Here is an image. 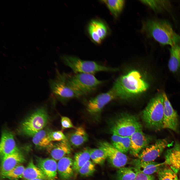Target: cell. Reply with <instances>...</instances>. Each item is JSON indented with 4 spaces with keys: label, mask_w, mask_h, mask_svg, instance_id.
<instances>
[{
    "label": "cell",
    "mask_w": 180,
    "mask_h": 180,
    "mask_svg": "<svg viewBox=\"0 0 180 180\" xmlns=\"http://www.w3.org/2000/svg\"><path fill=\"white\" fill-rule=\"evenodd\" d=\"M148 83L136 70H132L118 78L112 88L117 98L127 99L146 92L149 88Z\"/></svg>",
    "instance_id": "1"
},
{
    "label": "cell",
    "mask_w": 180,
    "mask_h": 180,
    "mask_svg": "<svg viewBox=\"0 0 180 180\" xmlns=\"http://www.w3.org/2000/svg\"><path fill=\"white\" fill-rule=\"evenodd\" d=\"M143 26L144 32L148 36L162 45L170 46L180 42V36L166 20L159 18L148 20L144 22Z\"/></svg>",
    "instance_id": "2"
},
{
    "label": "cell",
    "mask_w": 180,
    "mask_h": 180,
    "mask_svg": "<svg viewBox=\"0 0 180 180\" xmlns=\"http://www.w3.org/2000/svg\"><path fill=\"white\" fill-rule=\"evenodd\" d=\"M163 91L157 92L150 101L142 112V118L147 128L156 131L163 129Z\"/></svg>",
    "instance_id": "3"
},
{
    "label": "cell",
    "mask_w": 180,
    "mask_h": 180,
    "mask_svg": "<svg viewBox=\"0 0 180 180\" xmlns=\"http://www.w3.org/2000/svg\"><path fill=\"white\" fill-rule=\"evenodd\" d=\"M61 75L66 83L80 97L93 92L103 82L90 74L78 73L72 75L63 74Z\"/></svg>",
    "instance_id": "4"
},
{
    "label": "cell",
    "mask_w": 180,
    "mask_h": 180,
    "mask_svg": "<svg viewBox=\"0 0 180 180\" xmlns=\"http://www.w3.org/2000/svg\"><path fill=\"white\" fill-rule=\"evenodd\" d=\"M62 60L66 66L70 68L76 73H84L93 74L100 71H114L116 69L100 64L96 62L82 60L74 56L64 55Z\"/></svg>",
    "instance_id": "5"
},
{
    "label": "cell",
    "mask_w": 180,
    "mask_h": 180,
    "mask_svg": "<svg viewBox=\"0 0 180 180\" xmlns=\"http://www.w3.org/2000/svg\"><path fill=\"white\" fill-rule=\"evenodd\" d=\"M48 120V115L45 110L44 108H40L22 122L20 126V130L25 135L32 136L43 129Z\"/></svg>",
    "instance_id": "6"
},
{
    "label": "cell",
    "mask_w": 180,
    "mask_h": 180,
    "mask_svg": "<svg viewBox=\"0 0 180 180\" xmlns=\"http://www.w3.org/2000/svg\"><path fill=\"white\" fill-rule=\"evenodd\" d=\"M142 128L141 124L136 116L129 114H124L115 120L110 128V130L112 134L130 137Z\"/></svg>",
    "instance_id": "7"
},
{
    "label": "cell",
    "mask_w": 180,
    "mask_h": 180,
    "mask_svg": "<svg viewBox=\"0 0 180 180\" xmlns=\"http://www.w3.org/2000/svg\"><path fill=\"white\" fill-rule=\"evenodd\" d=\"M48 82L54 94L61 100H68L80 96L65 81L61 74L58 72L56 78L50 79Z\"/></svg>",
    "instance_id": "8"
},
{
    "label": "cell",
    "mask_w": 180,
    "mask_h": 180,
    "mask_svg": "<svg viewBox=\"0 0 180 180\" xmlns=\"http://www.w3.org/2000/svg\"><path fill=\"white\" fill-rule=\"evenodd\" d=\"M172 144L173 142L167 138L158 139L154 144L142 150L138 154V158L144 162L154 161L166 148L172 146Z\"/></svg>",
    "instance_id": "9"
},
{
    "label": "cell",
    "mask_w": 180,
    "mask_h": 180,
    "mask_svg": "<svg viewBox=\"0 0 180 180\" xmlns=\"http://www.w3.org/2000/svg\"><path fill=\"white\" fill-rule=\"evenodd\" d=\"M98 147L105 152L108 162L115 168H119L124 167L127 164V156L114 147L111 144L105 141L100 142Z\"/></svg>",
    "instance_id": "10"
},
{
    "label": "cell",
    "mask_w": 180,
    "mask_h": 180,
    "mask_svg": "<svg viewBox=\"0 0 180 180\" xmlns=\"http://www.w3.org/2000/svg\"><path fill=\"white\" fill-rule=\"evenodd\" d=\"M116 98L115 92L112 88L106 92L99 94L91 98L88 103L86 110L91 115L96 116L106 104Z\"/></svg>",
    "instance_id": "11"
},
{
    "label": "cell",
    "mask_w": 180,
    "mask_h": 180,
    "mask_svg": "<svg viewBox=\"0 0 180 180\" xmlns=\"http://www.w3.org/2000/svg\"><path fill=\"white\" fill-rule=\"evenodd\" d=\"M163 94L164 98L163 129H169L177 132L179 127L178 114L173 108L164 91Z\"/></svg>",
    "instance_id": "12"
},
{
    "label": "cell",
    "mask_w": 180,
    "mask_h": 180,
    "mask_svg": "<svg viewBox=\"0 0 180 180\" xmlns=\"http://www.w3.org/2000/svg\"><path fill=\"white\" fill-rule=\"evenodd\" d=\"M130 137V150L132 154L138 156L142 150L149 145L154 139L152 136L145 134L142 129L136 132Z\"/></svg>",
    "instance_id": "13"
},
{
    "label": "cell",
    "mask_w": 180,
    "mask_h": 180,
    "mask_svg": "<svg viewBox=\"0 0 180 180\" xmlns=\"http://www.w3.org/2000/svg\"><path fill=\"white\" fill-rule=\"evenodd\" d=\"M37 166L42 170L48 180H54L56 178L57 163L53 158H36Z\"/></svg>",
    "instance_id": "14"
},
{
    "label": "cell",
    "mask_w": 180,
    "mask_h": 180,
    "mask_svg": "<svg viewBox=\"0 0 180 180\" xmlns=\"http://www.w3.org/2000/svg\"><path fill=\"white\" fill-rule=\"evenodd\" d=\"M18 151L13 134L9 131L4 130L2 134L0 144V154L2 158Z\"/></svg>",
    "instance_id": "15"
},
{
    "label": "cell",
    "mask_w": 180,
    "mask_h": 180,
    "mask_svg": "<svg viewBox=\"0 0 180 180\" xmlns=\"http://www.w3.org/2000/svg\"><path fill=\"white\" fill-rule=\"evenodd\" d=\"M88 32L92 41L100 44L107 34L106 26L102 22L96 20H91L88 26Z\"/></svg>",
    "instance_id": "16"
},
{
    "label": "cell",
    "mask_w": 180,
    "mask_h": 180,
    "mask_svg": "<svg viewBox=\"0 0 180 180\" xmlns=\"http://www.w3.org/2000/svg\"><path fill=\"white\" fill-rule=\"evenodd\" d=\"M165 157V165L176 173L180 168V143L176 141L174 146L166 151Z\"/></svg>",
    "instance_id": "17"
},
{
    "label": "cell",
    "mask_w": 180,
    "mask_h": 180,
    "mask_svg": "<svg viewBox=\"0 0 180 180\" xmlns=\"http://www.w3.org/2000/svg\"><path fill=\"white\" fill-rule=\"evenodd\" d=\"M24 160V156L19 151L4 156L2 158L1 164L2 176H3Z\"/></svg>",
    "instance_id": "18"
},
{
    "label": "cell",
    "mask_w": 180,
    "mask_h": 180,
    "mask_svg": "<svg viewBox=\"0 0 180 180\" xmlns=\"http://www.w3.org/2000/svg\"><path fill=\"white\" fill-rule=\"evenodd\" d=\"M48 147L52 158L56 161L70 154L72 150L71 145L67 139L54 144H52Z\"/></svg>",
    "instance_id": "19"
},
{
    "label": "cell",
    "mask_w": 180,
    "mask_h": 180,
    "mask_svg": "<svg viewBox=\"0 0 180 180\" xmlns=\"http://www.w3.org/2000/svg\"><path fill=\"white\" fill-rule=\"evenodd\" d=\"M134 167L141 172L148 175H152L157 172L159 170L165 165L164 162L158 163L154 161L143 162L138 158L132 162Z\"/></svg>",
    "instance_id": "20"
},
{
    "label": "cell",
    "mask_w": 180,
    "mask_h": 180,
    "mask_svg": "<svg viewBox=\"0 0 180 180\" xmlns=\"http://www.w3.org/2000/svg\"><path fill=\"white\" fill-rule=\"evenodd\" d=\"M74 171V161L71 158L66 156L58 161V172L62 179H70L73 176Z\"/></svg>",
    "instance_id": "21"
},
{
    "label": "cell",
    "mask_w": 180,
    "mask_h": 180,
    "mask_svg": "<svg viewBox=\"0 0 180 180\" xmlns=\"http://www.w3.org/2000/svg\"><path fill=\"white\" fill-rule=\"evenodd\" d=\"M168 64L170 71L175 75L180 74V46L178 44L170 46Z\"/></svg>",
    "instance_id": "22"
},
{
    "label": "cell",
    "mask_w": 180,
    "mask_h": 180,
    "mask_svg": "<svg viewBox=\"0 0 180 180\" xmlns=\"http://www.w3.org/2000/svg\"><path fill=\"white\" fill-rule=\"evenodd\" d=\"M22 178L24 180L35 179L48 180L42 170L34 164L32 160L25 168Z\"/></svg>",
    "instance_id": "23"
},
{
    "label": "cell",
    "mask_w": 180,
    "mask_h": 180,
    "mask_svg": "<svg viewBox=\"0 0 180 180\" xmlns=\"http://www.w3.org/2000/svg\"><path fill=\"white\" fill-rule=\"evenodd\" d=\"M88 136L85 129L78 127L72 134L68 140L71 145L75 147L80 146L88 140Z\"/></svg>",
    "instance_id": "24"
},
{
    "label": "cell",
    "mask_w": 180,
    "mask_h": 180,
    "mask_svg": "<svg viewBox=\"0 0 180 180\" xmlns=\"http://www.w3.org/2000/svg\"><path fill=\"white\" fill-rule=\"evenodd\" d=\"M112 144L121 152L125 153L130 150V137H124L112 134L111 138Z\"/></svg>",
    "instance_id": "25"
},
{
    "label": "cell",
    "mask_w": 180,
    "mask_h": 180,
    "mask_svg": "<svg viewBox=\"0 0 180 180\" xmlns=\"http://www.w3.org/2000/svg\"><path fill=\"white\" fill-rule=\"evenodd\" d=\"M142 2L158 12L168 11L172 7L168 0H142Z\"/></svg>",
    "instance_id": "26"
},
{
    "label": "cell",
    "mask_w": 180,
    "mask_h": 180,
    "mask_svg": "<svg viewBox=\"0 0 180 180\" xmlns=\"http://www.w3.org/2000/svg\"><path fill=\"white\" fill-rule=\"evenodd\" d=\"M90 159V149L88 148H84L76 153L73 160L74 171L78 172L80 169Z\"/></svg>",
    "instance_id": "27"
},
{
    "label": "cell",
    "mask_w": 180,
    "mask_h": 180,
    "mask_svg": "<svg viewBox=\"0 0 180 180\" xmlns=\"http://www.w3.org/2000/svg\"><path fill=\"white\" fill-rule=\"evenodd\" d=\"M50 132L43 129L40 131L32 136L33 142L36 146L40 148L49 146L52 144Z\"/></svg>",
    "instance_id": "28"
},
{
    "label": "cell",
    "mask_w": 180,
    "mask_h": 180,
    "mask_svg": "<svg viewBox=\"0 0 180 180\" xmlns=\"http://www.w3.org/2000/svg\"><path fill=\"white\" fill-rule=\"evenodd\" d=\"M136 169L134 167H123L118 168L116 174V180H134L136 175Z\"/></svg>",
    "instance_id": "29"
},
{
    "label": "cell",
    "mask_w": 180,
    "mask_h": 180,
    "mask_svg": "<svg viewBox=\"0 0 180 180\" xmlns=\"http://www.w3.org/2000/svg\"><path fill=\"white\" fill-rule=\"evenodd\" d=\"M106 5L112 14L117 17L121 12L124 4V0H102Z\"/></svg>",
    "instance_id": "30"
},
{
    "label": "cell",
    "mask_w": 180,
    "mask_h": 180,
    "mask_svg": "<svg viewBox=\"0 0 180 180\" xmlns=\"http://www.w3.org/2000/svg\"><path fill=\"white\" fill-rule=\"evenodd\" d=\"M159 180H178L176 173L170 167L163 166L157 172Z\"/></svg>",
    "instance_id": "31"
},
{
    "label": "cell",
    "mask_w": 180,
    "mask_h": 180,
    "mask_svg": "<svg viewBox=\"0 0 180 180\" xmlns=\"http://www.w3.org/2000/svg\"><path fill=\"white\" fill-rule=\"evenodd\" d=\"M25 168L22 165H19L5 174L3 176L12 179L22 178Z\"/></svg>",
    "instance_id": "32"
},
{
    "label": "cell",
    "mask_w": 180,
    "mask_h": 180,
    "mask_svg": "<svg viewBox=\"0 0 180 180\" xmlns=\"http://www.w3.org/2000/svg\"><path fill=\"white\" fill-rule=\"evenodd\" d=\"M95 170L94 164L89 160L80 169L78 172L82 176H88L92 174Z\"/></svg>",
    "instance_id": "33"
},
{
    "label": "cell",
    "mask_w": 180,
    "mask_h": 180,
    "mask_svg": "<svg viewBox=\"0 0 180 180\" xmlns=\"http://www.w3.org/2000/svg\"><path fill=\"white\" fill-rule=\"evenodd\" d=\"M50 137L51 142H60L67 139L62 131L58 130L50 132Z\"/></svg>",
    "instance_id": "34"
},
{
    "label": "cell",
    "mask_w": 180,
    "mask_h": 180,
    "mask_svg": "<svg viewBox=\"0 0 180 180\" xmlns=\"http://www.w3.org/2000/svg\"><path fill=\"white\" fill-rule=\"evenodd\" d=\"M91 150L95 156L103 163L107 158V156L104 152L99 147L98 148L91 149Z\"/></svg>",
    "instance_id": "35"
},
{
    "label": "cell",
    "mask_w": 180,
    "mask_h": 180,
    "mask_svg": "<svg viewBox=\"0 0 180 180\" xmlns=\"http://www.w3.org/2000/svg\"><path fill=\"white\" fill-rule=\"evenodd\" d=\"M61 122L62 130L67 128H74L71 120L67 117L62 116Z\"/></svg>",
    "instance_id": "36"
},
{
    "label": "cell",
    "mask_w": 180,
    "mask_h": 180,
    "mask_svg": "<svg viewBox=\"0 0 180 180\" xmlns=\"http://www.w3.org/2000/svg\"><path fill=\"white\" fill-rule=\"evenodd\" d=\"M136 170V175L134 180H154V177L152 175L146 174Z\"/></svg>",
    "instance_id": "37"
},
{
    "label": "cell",
    "mask_w": 180,
    "mask_h": 180,
    "mask_svg": "<svg viewBox=\"0 0 180 180\" xmlns=\"http://www.w3.org/2000/svg\"><path fill=\"white\" fill-rule=\"evenodd\" d=\"M90 159L94 164H103L102 162L95 156L91 149H90Z\"/></svg>",
    "instance_id": "38"
},
{
    "label": "cell",
    "mask_w": 180,
    "mask_h": 180,
    "mask_svg": "<svg viewBox=\"0 0 180 180\" xmlns=\"http://www.w3.org/2000/svg\"><path fill=\"white\" fill-rule=\"evenodd\" d=\"M44 180L41 179H34L31 180Z\"/></svg>",
    "instance_id": "39"
},
{
    "label": "cell",
    "mask_w": 180,
    "mask_h": 180,
    "mask_svg": "<svg viewBox=\"0 0 180 180\" xmlns=\"http://www.w3.org/2000/svg\"><path fill=\"white\" fill-rule=\"evenodd\" d=\"M178 180H179V179H178Z\"/></svg>",
    "instance_id": "40"
},
{
    "label": "cell",
    "mask_w": 180,
    "mask_h": 180,
    "mask_svg": "<svg viewBox=\"0 0 180 180\" xmlns=\"http://www.w3.org/2000/svg\"></svg>",
    "instance_id": "41"
}]
</instances>
